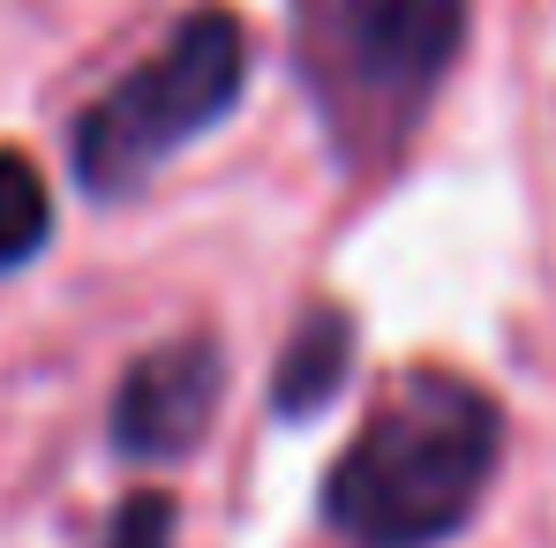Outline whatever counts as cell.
<instances>
[{
	"label": "cell",
	"instance_id": "cell-7",
	"mask_svg": "<svg viewBox=\"0 0 556 548\" xmlns=\"http://www.w3.org/2000/svg\"><path fill=\"white\" fill-rule=\"evenodd\" d=\"M174 534H181V504L166 488H136V496L113 504L98 548H174Z\"/></svg>",
	"mask_w": 556,
	"mask_h": 548
},
{
	"label": "cell",
	"instance_id": "cell-5",
	"mask_svg": "<svg viewBox=\"0 0 556 548\" xmlns=\"http://www.w3.org/2000/svg\"><path fill=\"white\" fill-rule=\"evenodd\" d=\"M354 354H362V339H354V316H346L339 301L301 308V323L286 331L278 368H271V413L278 421H316V413L346 391Z\"/></svg>",
	"mask_w": 556,
	"mask_h": 548
},
{
	"label": "cell",
	"instance_id": "cell-6",
	"mask_svg": "<svg viewBox=\"0 0 556 548\" xmlns=\"http://www.w3.org/2000/svg\"><path fill=\"white\" fill-rule=\"evenodd\" d=\"M46 241H53V188L30 151L0 143V278L46 256Z\"/></svg>",
	"mask_w": 556,
	"mask_h": 548
},
{
	"label": "cell",
	"instance_id": "cell-2",
	"mask_svg": "<svg viewBox=\"0 0 556 548\" xmlns=\"http://www.w3.org/2000/svg\"><path fill=\"white\" fill-rule=\"evenodd\" d=\"M473 30V0H293L286 53L339 174L376 181L406 158Z\"/></svg>",
	"mask_w": 556,
	"mask_h": 548
},
{
	"label": "cell",
	"instance_id": "cell-1",
	"mask_svg": "<svg viewBox=\"0 0 556 548\" xmlns=\"http://www.w3.org/2000/svg\"><path fill=\"white\" fill-rule=\"evenodd\" d=\"M504 406L459 368H406L324 473V526L346 548H444L504 473Z\"/></svg>",
	"mask_w": 556,
	"mask_h": 548
},
{
	"label": "cell",
	"instance_id": "cell-3",
	"mask_svg": "<svg viewBox=\"0 0 556 548\" xmlns=\"http://www.w3.org/2000/svg\"><path fill=\"white\" fill-rule=\"evenodd\" d=\"M249 23L226 0L188 8L181 23L136 61L121 68L105 91L76 113L68 128V166L91 203H128L159 181L188 143H203L211 128H226L249 98Z\"/></svg>",
	"mask_w": 556,
	"mask_h": 548
},
{
	"label": "cell",
	"instance_id": "cell-4",
	"mask_svg": "<svg viewBox=\"0 0 556 548\" xmlns=\"http://www.w3.org/2000/svg\"><path fill=\"white\" fill-rule=\"evenodd\" d=\"M218 406H226V346L211 331H174L121 368L105 444L128 466H174L211 436Z\"/></svg>",
	"mask_w": 556,
	"mask_h": 548
}]
</instances>
